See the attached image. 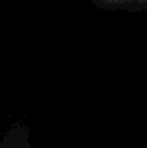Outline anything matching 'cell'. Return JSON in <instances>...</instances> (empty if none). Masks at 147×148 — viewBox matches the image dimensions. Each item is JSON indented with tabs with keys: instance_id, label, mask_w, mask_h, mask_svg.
Returning a JSON list of instances; mask_svg holds the SVG:
<instances>
[{
	"instance_id": "obj_2",
	"label": "cell",
	"mask_w": 147,
	"mask_h": 148,
	"mask_svg": "<svg viewBox=\"0 0 147 148\" xmlns=\"http://www.w3.org/2000/svg\"><path fill=\"white\" fill-rule=\"evenodd\" d=\"M97 5L106 9H144L147 0H94Z\"/></svg>"
},
{
	"instance_id": "obj_1",
	"label": "cell",
	"mask_w": 147,
	"mask_h": 148,
	"mask_svg": "<svg viewBox=\"0 0 147 148\" xmlns=\"http://www.w3.org/2000/svg\"><path fill=\"white\" fill-rule=\"evenodd\" d=\"M0 148H30L28 131L23 124H16L0 141Z\"/></svg>"
}]
</instances>
